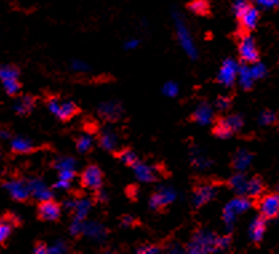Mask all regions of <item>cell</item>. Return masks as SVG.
<instances>
[{
	"mask_svg": "<svg viewBox=\"0 0 279 254\" xmlns=\"http://www.w3.org/2000/svg\"><path fill=\"white\" fill-rule=\"evenodd\" d=\"M66 251H68V246H67L66 242H63V241H60V239L56 241L51 247H48V253L60 254V253H66Z\"/></svg>",
	"mask_w": 279,
	"mask_h": 254,
	"instance_id": "74e56055",
	"label": "cell"
},
{
	"mask_svg": "<svg viewBox=\"0 0 279 254\" xmlns=\"http://www.w3.org/2000/svg\"><path fill=\"white\" fill-rule=\"evenodd\" d=\"M266 218H263L262 215H259L258 218L254 220V222L251 224V228H250V237L253 239V242L255 245H259L263 238L264 230H266Z\"/></svg>",
	"mask_w": 279,
	"mask_h": 254,
	"instance_id": "44dd1931",
	"label": "cell"
},
{
	"mask_svg": "<svg viewBox=\"0 0 279 254\" xmlns=\"http://www.w3.org/2000/svg\"><path fill=\"white\" fill-rule=\"evenodd\" d=\"M250 2H251V0H250Z\"/></svg>",
	"mask_w": 279,
	"mask_h": 254,
	"instance_id": "9f6ffc18",
	"label": "cell"
},
{
	"mask_svg": "<svg viewBox=\"0 0 279 254\" xmlns=\"http://www.w3.org/2000/svg\"><path fill=\"white\" fill-rule=\"evenodd\" d=\"M11 150L15 154H29L35 150V143L26 136H15L11 139Z\"/></svg>",
	"mask_w": 279,
	"mask_h": 254,
	"instance_id": "ac0fdd59",
	"label": "cell"
},
{
	"mask_svg": "<svg viewBox=\"0 0 279 254\" xmlns=\"http://www.w3.org/2000/svg\"><path fill=\"white\" fill-rule=\"evenodd\" d=\"M19 75H20V71H19L18 67L12 66V64H3V66H0V79L2 81L14 79V78L18 79Z\"/></svg>",
	"mask_w": 279,
	"mask_h": 254,
	"instance_id": "4dcf8cb0",
	"label": "cell"
},
{
	"mask_svg": "<svg viewBox=\"0 0 279 254\" xmlns=\"http://www.w3.org/2000/svg\"><path fill=\"white\" fill-rule=\"evenodd\" d=\"M95 199L100 203H106L107 201H108V195H107V193L100 188L98 189V190H95Z\"/></svg>",
	"mask_w": 279,
	"mask_h": 254,
	"instance_id": "f6af8a7d",
	"label": "cell"
},
{
	"mask_svg": "<svg viewBox=\"0 0 279 254\" xmlns=\"http://www.w3.org/2000/svg\"><path fill=\"white\" fill-rule=\"evenodd\" d=\"M187 10L195 15L209 16L211 12V6L209 0H191L187 4Z\"/></svg>",
	"mask_w": 279,
	"mask_h": 254,
	"instance_id": "d4e9b609",
	"label": "cell"
},
{
	"mask_svg": "<svg viewBox=\"0 0 279 254\" xmlns=\"http://www.w3.org/2000/svg\"><path fill=\"white\" fill-rule=\"evenodd\" d=\"M135 177L140 180V182H155L161 177V171L156 166H148L143 162H138L132 166Z\"/></svg>",
	"mask_w": 279,
	"mask_h": 254,
	"instance_id": "9c48e42d",
	"label": "cell"
},
{
	"mask_svg": "<svg viewBox=\"0 0 279 254\" xmlns=\"http://www.w3.org/2000/svg\"><path fill=\"white\" fill-rule=\"evenodd\" d=\"M71 67H72V70L79 71V72H83V71H87L90 67H88L87 63L82 62V60H73L71 63Z\"/></svg>",
	"mask_w": 279,
	"mask_h": 254,
	"instance_id": "b9f144b4",
	"label": "cell"
},
{
	"mask_svg": "<svg viewBox=\"0 0 279 254\" xmlns=\"http://www.w3.org/2000/svg\"><path fill=\"white\" fill-rule=\"evenodd\" d=\"M123 107L119 102L115 100H108V102H102L98 107V114L100 118L108 122H116L123 117Z\"/></svg>",
	"mask_w": 279,
	"mask_h": 254,
	"instance_id": "52a82bcc",
	"label": "cell"
},
{
	"mask_svg": "<svg viewBox=\"0 0 279 254\" xmlns=\"http://www.w3.org/2000/svg\"><path fill=\"white\" fill-rule=\"evenodd\" d=\"M258 4L262 6L263 8H271V10H275L279 7V0H257Z\"/></svg>",
	"mask_w": 279,
	"mask_h": 254,
	"instance_id": "60d3db41",
	"label": "cell"
},
{
	"mask_svg": "<svg viewBox=\"0 0 279 254\" xmlns=\"http://www.w3.org/2000/svg\"><path fill=\"white\" fill-rule=\"evenodd\" d=\"M214 247H217V237H214L211 233L198 232L192 241L188 243L187 251L188 253H205Z\"/></svg>",
	"mask_w": 279,
	"mask_h": 254,
	"instance_id": "277c9868",
	"label": "cell"
},
{
	"mask_svg": "<svg viewBox=\"0 0 279 254\" xmlns=\"http://www.w3.org/2000/svg\"><path fill=\"white\" fill-rule=\"evenodd\" d=\"M2 157H3V150L0 149V159H2Z\"/></svg>",
	"mask_w": 279,
	"mask_h": 254,
	"instance_id": "db71d44e",
	"label": "cell"
},
{
	"mask_svg": "<svg viewBox=\"0 0 279 254\" xmlns=\"http://www.w3.org/2000/svg\"><path fill=\"white\" fill-rule=\"evenodd\" d=\"M213 134L220 139H226V138H230L234 134V131L227 123L226 118H220L219 117V118L214 119Z\"/></svg>",
	"mask_w": 279,
	"mask_h": 254,
	"instance_id": "603a6c76",
	"label": "cell"
},
{
	"mask_svg": "<svg viewBox=\"0 0 279 254\" xmlns=\"http://www.w3.org/2000/svg\"><path fill=\"white\" fill-rule=\"evenodd\" d=\"M235 74H236V64L231 59L226 60L219 71L218 82L224 86H231L234 83Z\"/></svg>",
	"mask_w": 279,
	"mask_h": 254,
	"instance_id": "e0dca14e",
	"label": "cell"
},
{
	"mask_svg": "<svg viewBox=\"0 0 279 254\" xmlns=\"http://www.w3.org/2000/svg\"><path fill=\"white\" fill-rule=\"evenodd\" d=\"M217 188L214 185H202L194 189V202L195 207H202L206 203H209L211 199L215 198L217 195Z\"/></svg>",
	"mask_w": 279,
	"mask_h": 254,
	"instance_id": "30bf717a",
	"label": "cell"
},
{
	"mask_svg": "<svg viewBox=\"0 0 279 254\" xmlns=\"http://www.w3.org/2000/svg\"><path fill=\"white\" fill-rule=\"evenodd\" d=\"M11 138V133L6 129H0V139H10Z\"/></svg>",
	"mask_w": 279,
	"mask_h": 254,
	"instance_id": "816d5d0a",
	"label": "cell"
},
{
	"mask_svg": "<svg viewBox=\"0 0 279 254\" xmlns=\"http://www.w3.org/2000/svg\"><path fill=\"white\" fill-rule=\"evenodd\" d=\"M28 186L31 195L35 197L39 202L52 199V195H54L52 194V190L48 188L46 182L41 179V178H31V179H28Z\"/></svg>",
	"mask_w": 279,
	"mask_h": 254,
	"instance_id": "8fae6325",
	"label": "cell"
},
{
	"mask_svg": "<svg viewBox=\"0 0 279 254\" xmlns=\"http://www.w3.org/2000/svg\"><path fill=\"white\" fill-rule=\"evenodd\" d=\"M83 224L85 222L82 220H77V218H73V221L70 225V234L73 237H77L83 234Z\"/></svg>",
	"mask_w": 279,
	"mask_h": 254,
	"instance_id": "8d00e7d4",
	"label": "cell"
},
{
	"mask_svg": "<svg viewBox=\"0 0 279 254\" xmlns=\"http://www.w3.org/2000/svg\"><path fill=\"white\" fill-rule=\"evenodd\" d=\"M230 106H231V99L228 96H219L217 99V107L219 110H228Z\"/></svg>",
	"mask_w": 279,
	"mask_h": 254,
	"instance_id": "f35d334b",
	"label": "cell"
},
{
	"mask_svg": "<svg viewBox=\"0 0 279 254\" xmlns=\"http://www.w3.org/2000/svg\"><path fill=\"white\" fill-rule=\"evenodd\" d=\"M174 199H175V192H174L173 189L161 188L151 195L150 206L151 209L162 211L165 207L171 205L174 202Z\"/></svg>",
	"mask_w": 279,
	"mask_h": 254,
	"instance_id": "8992f818",
	"label": "cell"
},
{
	"mask_svg": "<svg viewBox=\"0 0 279 254\" xmlns=\"http://www.w3.org/2000/svg\"><path fill=\"white\" fill-rule=\"evenodd\" d=\"M82 185L91 190H98L103 185V173L102 170L96 165L87 166L82 173Z\"/></svg>",
	"mask_w": 279,
	"mask_h": 254,
	"instance_id": "5b68a950",
	"label": "cell"
},
{
	"mask_svg": "<svg viewBox=\"0 0 279 254\" xmlns=\"http://www.w3.org/2000/svg\"><path fill=\"white\" fill-rule=\"evenodd\" d=\"M261 121L263 125L276 126L279 123V117L276 113L271 110H264L261 114Z\"/></svg>",
	"mask_w": 279,
	"mask_h": 254,
	"instance_id": "d6a6232c",
	"label": "cell"
},
{
	"mask_svg": "<svg viewBox=\"0 0 279 254\" xmlns=\"http://www.w3.org/2000/svg\"><path fill=\"white\" fill-rule=\"evenodd\" d=\"M33 253L42 254V253H48V247L44 242H37L35 246H33Z\"/></svg>",
	"mask_w": 279,
	"mask_h": 254,
	"instance_id": "c3c4849f",
	"label": "cell"
},
{
	"mask_svg": "<svg viewBox=\"0 0 279 254\" xmlns=\"http://www.w3.org/2000/svg\"><path fill=\"white\" fill-rule=\"evenodd\" d=\"M75 178V170H60L59 171V179L72 180Z\"/></svg>",
	"mask_w": 279,
	"mask_h": 254,
	"instance_id": "ee69618b",
	"label": "cell"
},
{
	"mask_svg": "<svg viewBox=\"0 0 279 254\" xmlns=\"http://www.w3.org/2000/svg\"><path fill=\"white\" fill-rule=\"evenodd\" d=\"M159 251H161V246L158 245H147L138 249V253H159Z\"/></svg>",
	"mask_w": 279,
	"mask_h": 254,
	"instance_id": "7bdbcfd3",
	"label": "cell"
},
{
	"mask_svg": "<svg viewBox=\"0 0 279 254\" xmlns=\"http://www.w3.org/2000/svg\"><path fill=\"white\" fill-rule=\"evenodd\" d=\"M238 54L241 60L246 64L259 62V50L251 33L238 31Z\"/></svg>",
	"mask_w": 279,
	"mask_h": 254,
	"instance_id": "6da1fadb",
	"label": "cell"
},
{
	"mask_svg": "<svg viewBox=\"0 0 279 254\" xmlns=\"http://www.w3.org/2000/svg\"><path fill=\"white\" fill-rule=\"evenodd\" d=\"M3 188L11 195V198L18 201V202H24L29 198L31 192H29L28 180L20 179V178H12V179L4 180Z\"/></svg>",
	"mask_w": 279,
	"mask_h": 254,
	"instance_id": "3957f363",
	"label": "cell"
},
{
	"mask_svg": "<svg viewBox=\"0 0 279 254\" xmlns=\"http://www.w3.org/2000/svg\"><path fill=\"white\" fill-rule=\"evenodd\" d=\"M77 113H79V107L76 104L71 102V100H64V102H60V106H59V110L55 117L60 121L67 122L73 118Z\"/></svg>",
	"mask_w": 279,
	"mask_h": 254,
	"instance_id": "d6986e66",
	"label": "cell"
},
{
	"mask_svg": "<svg viewBox=\"0 0 279 254\" xmlns=\"http://www.w3.org/2000/svg\"><path fill=\"white\" fill-rule=\"evenodd\" d=\"M246 185L247 179L243 174H235L234 177L230 178L227 182L228 188L238 195H242V197H245V194H246Z\"/></svg>",
	"mask_w": 279,
	"mask_h": 254,
	"instance_id": "484cf974",
	"label": "cell"
},
{
	"mask_svg": "<svg viewBox=\"0 0 279 254\" xmlns=\"http://www.w3.org/2000/svg\"><path fill=\"white\" fill-rule=\"evenodd\" d=\"M250 4H251V2H250V0H235L234 6H232V11H234L236 19L242 15L243 12L246 11L247 8H249Z\"/></svg>",
	"mask_w": 279,
	"mask_h": 254,
	"instance_id": "d590c367",
	"label": "cell"
},
{
	"mask_svg": "<svg viewBox=\"0 0 279 254\" xmlns=\"http://www.w3.org/2000/svg\"><path fill=\"white\" fill-rule=\"evenodd\" d=\"M76 201L77 199L72 198V197H71V198H67L66 201L63 202V206L66 207L67 210H73L75 209V205H76Z\"/></svg>",
	"mask_w": 279,
	"mask_h": 254,
	"instance_id": "681fc988",
	"label": "cell"
},
{
	"mask_svg": "<svg viewBox=\"0 0 279 254\" xmlns=\"http://www.w3.org/2000/svg\"><path fill=\"white\" fill-rule=\"evenodd\" d=\"M92 146H94V138H92L90 134H85V135H81L76 139V149L79 153L85 154L91 150Z\"/></svg>",
	"mask_w": 279,
	"mask_h": 254,
	"instance_id": "f546056e",
	"label": "cell"
},
{
	"mask_svg": "<svg viewBox=\"0 0 279 254\" xmlns=\"http://www.w3.org/2000/svg\"><path fill=\"white\" fill-rule=\"evenodd\" d=\"M91 201L87 198H79L76 201V205H75V209H73V213H75V218L77 220H85L87 217V214L90 213L91 210Z\"/></svg>",
	"mask_w": 279,
	"mask_h": 254,
	"instance_id": "4316f807",
	"label": "cell"
},
{
	"mask_svg": "<svg viewBox=\"0 0 279 254\" xmlns=\"http://www.w3.org/2000/svg\"><path fill=\"white\" fill-rule=\"evenodd\" d=\"M266 192V184H264L263 178L261 175H253L247 180L246 185V194L245 197L250 198L251 201H255V199L261 198L262 195Z\"/></svg>",
	"mask_w": 279,
	"mask_h": 254,
	"instance_id": "4fadbf2b",
	"label": "cell"
},
{
	"mask_svg": "<svg viewBox=\"0 0 279 254\" xmlns=\"http://www.w3.org/2000/svg\"><path fill=\"white\" fill-rule=\"evenodd\" d=\"M226 121H227V123L230 125V127L232 129V131L235 133H238L239 130L242 129L243 126V118L241 117V115H228V117H226Z\"/></svg>",
	"mask_w": 279,
	"mask_h": 254,
	"instance_id": "836d02e7",
	"label": "cell"
},
{
	"mask_svg": "<svg viewBox=\"0 0 279 254\" xmlns=\"http://www.w3.org/2000/svg\"><path fill=\"white\" fill-rule=\"evenodd\" d=\"M100 148L107 151H114L117 144V135L112 129H103L99 134Z\"/></svg>",
	"mask_w": 279,
	"mask_h": 254,
	"instance_id": "ffe728a7",
	"label": "cell"
},
{
	"mask_svg": "<svg viewBox=\"0 0 279 254\" xmlns=\"http://www.w3.org/2000/svg\"><path fill=\"white\" fill-rule=\"evenodd\" d=\"M3 87H4V91L7 92L8 95H11V96L18 95L19 92H20V90H22V85L19 83V81L16 79V78H14V79H6V81H3Z\"/></svg>",
	"mask_w": 279,
	"mask_h": 254,
	"instance_id": "1f68e13d",
	"label": "cell"
},
{
	"mask_svg": "<svg viewBox=\"0 0 279 254\" xmlns=\"http://www.w3.org/2000/svg\"><path fill=\"white\" fill-rule=\"evenodd\" d=\"M230 243V237H220L217 238V247L218 249H226Z\"/></svg>",
	"mask_w": 279,
	"mask_h": 254,
	"instance_id": "7dc6e473",
	"label": "cell"
},
{
	"mask_svg": "<svg viewBox=\"0 0 279 254\" xmlns=\"http://www.w3.org/2000/svg\"><path fill=\"white\" fill-rule=\"evenodd\" d=\"M71 188V180H64L59 179L55 185H54V189H58V190H68Z\"/></svg>",
	"mask_w": 279,
	"mask_h": 254,
	"instance_id": "bcb514c9",
	"label": "cell"
},
{
	"mask_svg": "<svg viewBox=\"0 0 279 254\" xmlns=\"http://www.w3.org/2000/svg\"><path fill=\"white\" fill-rule=\"evenodd\" d=\"M258 20H259V11H258L257 8L254 7V4L251 3L246 11L243 12L242 15L238 18V22H239L238 31L251 33L255 28H257Z\"/></svg>",
	"mask_w": 279,
	"mask_h": 254,
	"instance_id": "ba28073f",
	"label": "cell"
},
{
	"mask_svg": "<svg viewBox=\"0 0 279 254\" xmlns=\"http://www.w3.org/2000/svg\"><path fill=\"white\" fill-rule=\"evenodd\" d=\"M117 158L121 159L122 163H125L126 166H134L135 163L139 162V158H138V155L134 153V150L131 149H123L117 153Z\"/></svg>",
	"mask_w": 279,
	"mask_h": 254,
	"instance_id": "f1b7e54d",
	"label": "cell"
},
{
	"mask_svg": "<svg viewBox=\"0 0 279 254\" xmlns=\"http://www.w3.org/2000/svg\"><path fill=\"white\" fill-rule=\"evenodd\" d=\"M52 166H54L58 171H60V170H75V171H76L77 162L72 158V157H60V158L54 161V165Z\"/></svg>",
	"mask_w": 279,
	"mask_h": 254,
	"instance_id": "83f0119b",
	"label": "cell"
},
{
	"mask_svg": "<svg viewBox=\"0 0 279 254\" xmlns=\"http://www.w3.org/2000/svg\"><path fill=\"white\" fill-rule=\"evenodd\" d=\"M83 234L96 241H104L108 234L107 229L98 222H85L83 224Z\"/></svg>",
	"mask_w": 279,
	"mask_h": 254,
	"instance_id": "2e32d148",
	"label": "cell"
},
{
	"mask_svg": "<svg viewBox=\"0 0 279 254\" xmlns=\"http://www.w3.org/2000/svg\"><path fill=\"white\" fill-rule=\"evenodd\" d=\"M176 30H178V37H179V41L182 43L184 48H186V51L190 54V55H194L195 50L194 46H192V41H191L190 35H188L187 30H186V27L183 26V23L180 20L179 18H176Z\"/></svg>",
	"mask_w": 279,
	"mask_h": 254,
	"instance_id": "cb8c5ba5",
	"label": "cell"
},
{
	"mask_svg": "<svg viewBox=\"0 0 279 254\" xmlns=\"http://www.w3.org/2000/svg\"><path fill=\"white\" fill-rule=\"evenodd\" d=\"M253 205L259 215L266 220H275L279 217V193L263 194L261 198L253 201Z\"/></svg>",
	"mask_w": 279,
	"mask_h": 254,
	"instance_id": "7a4b0ae2",
	"label": "cell"
},
{
	"mask_svg": "<svg viewBox=\"0 0 279 254\" xmlns=\"http://www.w3.org/2000/svg\"><path fill=\"white\" fill-rule=\"evenodd\" d=\"M60 205L56 203L55 201L52 199H47V201H43L41 202L39 207H37V214H39V218L43 220V221H56L60 217Z\"/></svg>",
	"mask_w": 279,
	"mask_h": 254,
	"instance_id": "7c38bea8",
	"label": "cell"
},
{
	"mask_svg": "<svg viewBox=\"0 0 279 254\" xmlns=\"http://www.w3.org/2000/svg\"><path fill=\"white\" fill-rule=\"evenodd\" d=\"M121 224L122 226H125V228H130V226H132V224H134V217H132V215H125V217L122 218Z\"/></svg>",
	"mask_w": 279,
	"mask_h": 254,
	"instance_id": "f907efd6",
	"label": "cell"
},
{
	"mask_svg": "<svg viewBox=\"0 0 279 254\" xmlns=\"http://www.w3.org/2000/svg\"><path fill=\"white\" fill-rule=\"evenodd\" d=\"M191 119L195 123H199V125H209L211 122H214V111L213 107L210 106L209 103H203L199 104L196 108H195L194 114L191 115Z\"/></svg>",
	"mask_w": 279,
	"mask_h": 254,
	"instance_id": "5bb4252c",
	"label": "cell"
},
{
	"mask_svg": "<svg viewBox=\"0 0 279 254\" xmlns=\"http://www.w3.org/2000/svg\"><path fill=\"white\" fill-rule=\"evenodd\" d=\"M138 45H139V42L135 41V39H132V41H130L126 43V48H135Z\"/></svg>",
	"mask_w": 279,
	"mask_h": 254,
	"instance_id": "f5cc1de1",
	"label": "cell"
},
{
	"mask_svg": "<svg viewBox=\"0 0 279 254\" xmlns=\"http://www.w3.org/2000/svg\"><path fill=\"white\" fill-rule=\"evenodd\" d=\"M35 104H36V98L27 94V95L19 96L18 99L15 100L14 110L18 115L26 117V115L32 113V110L35 108Z\"/></svg>",
	"mask_w": 279,
	"mask_h": 254,
	"instance_id": "9a60e30c",
	"label": "cell"
},
{
	"mask_svg": "<svg viewBox=\"0 0 279 254\" xmlns=\"http://www.w3.org/2000/svg\"><path fill=\"white\" fill-rule=\"evenodd\" d=\"M18 224L19 221L12 214H6L3 220H0V243H3L8 237L11 236L12 229Z\"/></svg>",
	"mask_w": 279,
	"mask_h": 254,
	"instance_id": "7402d4cb",
	"label": "cell"
},
{
	"mask_svg": "<svg viewBox=\"0 0 279 254\" xmlns=\"http://www.w3.org/2000/svg\"><path fill=\"white\" fill-rule=\"evenodd\" d=\"M163 92H165V95L167 96H175L178 94V86L173 82H170V83H166L165 87H163Z\"/></svg>",
	"mask_w": 279,
	"mask_h": 254,
	"instance_id": "ab89813d",
	"label": "cell"
},
{
	"mask_svg": "<svg viewBox=\"0 0 279 254\" xmlns=\"http://www.w3.org/2000/svg\"><path fill=\"white\" fill-rule=\"evenodd\" d=\"M247 162H249V158H247L246 153H236L235 158L232 159L231 166L236 170H242L247 167Z\"/></svg>",
	"mask_w": 279,
	"mask_h": 254,
	"instance_id": "e575fe53",
	"label": "cell"
},
{
	"mask_svg": "<svg viewBox=\"0 0 279 254\" xmlns=\"http://www.w3.org/2000/svg\"><path fill=\"white\" fill-rule=\"evenodd\" d=\"M278 190H279V188H278Z\"/></svg>",
	"mask_w": 279,
	"mask_h": 254,
	"instance_id": "11a10c76",
	"label": "cell"
}]
</instances>
